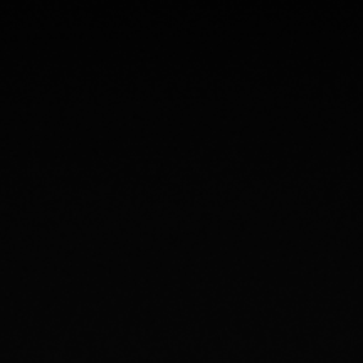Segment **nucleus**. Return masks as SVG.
I'll return each instance as SVG.
<instances>
[]
</instances>
